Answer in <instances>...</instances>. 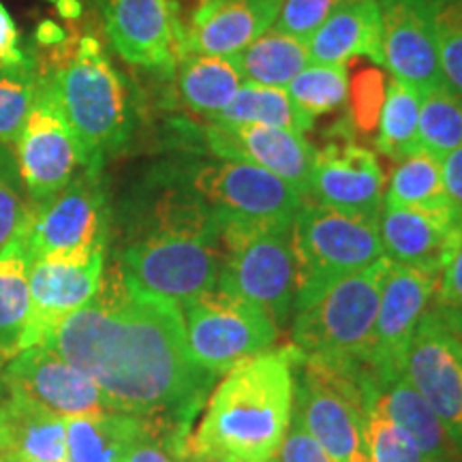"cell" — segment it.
<instances>
[{"mask_svg":"<svg viewBox=\"0 0 462 462\" xmlns=\"http://www.w3.org/2000/svg\"><path fill=\"white\" fill-rule=\"evenodd\" d=\"M43 345L88 373L114 411L171 426L190 420L215 377L193 360L180 304L146 291L120 263Z\"/></svg>","mask_w":462,"mask_h":462,"instance_id":"1","label":"cell"},{"mask_svg":"<svg viewBox=\"0 0 462 462\" xmlns=\"http://www.w3.org/2000/svg\"><path fill=\"white\" fill-rule=\"evenodd\" d=\"M296 346L263 351L223 374L184 452L227 462H274L293 418Z\"/></svg>","mask_w":462,"mask_h":462,"instance_id":"2","label":"cell"},{"mask_svg":"<svg viewBox=\"0 0 462 462\" xmlns=\"http://www.w3.org/2000/svg\"><path fill=\"white\" fill-rule=\"evenodd\" d=\"M221 262V225L178 167L120 265L146 291L182 306L217 289Z\"/></svg>","mask_w":462,"mask_h":462,"instance_id":"3","label":"cell"},{"mask_svg":"<svg viewBox=\"0 0 462 462\" xmlns=\"http://www.w3.org/2000/svg\"><path fill=\"white\" fill-rule=\"evenodd\" d=\"M42 75L82 148L84 167L101 171L106 161L131 142L135 129V109L123 73L95 34H79L71 43L69 39L58 43L51 65L42 69Z\"/></svg>","mask_w":462,"mask_h":462,"instance_id":"4","label":"cell"},{"mask_svg":"<svg viewBox=\"0 0 462 462\" xmlns=\"http://www.w3.org/2000/svg\"><path fill=\"white\" fill-rule=\"evenodd\" d=\"M293 415L334 462H366L364 424L381 388L362 364L298 354Z\"/></svg>","mask_w":462,"mask_h":462,"instance_id":"5","label":"cell"},{"mask_svg":"<svg viewBox=\"0 0 462 462\" xmlns=\"http://www.w3.org/2000/svg\"><path fill=\"white\" fill-rule=\"evenodd\" d=\"M390 259L332 282L309 304L293 310V346L313 360L362 364L373 338L379 296Z\"/></svg>","mask_w":462,"mask_h":462,"instance_id":"6","label":"cell"},{"mask_svg":"<svg viewBox=\"0 0 462 462\" xmlns=\"http://www.w3.org/2000/svg\"><path fill=\"white\" fill-rule=\"evenodd\" d=\"M221 245L218 291L257 306L281 328L293 313L298 293L293 223H225Z\"/></svg>","mask_w":462,"mask_h":462,"instance_id":"7","label":"cell"},{"mask_svg":"<svg viewBox=\"0 0 462 462\" xmlns=\"http://www.w3.org/2000/svg\"><path fill=\"white\" fill-rule=\"evenodd\" d=\"M293 251L298 262L296 310L332 282L360 273L383 257L379 221L304 201L293 218Z\"/></svg>","mask_w":462,"mask_h":462,"instance_id":"8","label":"cell"},{"mask_svg":"<svg viewBox=\"0 0 462 462\" xmlns=\"http://www.w3.org/2000/svg\"><path fill=\"white\" fill-rule=\"evenodd\" d=\"M180 171L189 187L215 212L218 225H291L304 204L274 173L240 161H190Z\"/></svg>","mask_w":462,"mask_h":462,"instance_id":"9","label":"cell"},{"mask_svg":"<svg viewBox=\"0 0 462 462\" xmlns=\"http://www.w3.org/2000/svg\"><path fill=\"white\" fill-rule=\"evenodd\" d=\"M180 309L193 360L210 374H225L248 357L270 351L279 338L273 317L218 289Z\"/></svg>","mask_w":462,"mask_h":462,"instance_id":"10","label":"cell"},{"mask_svg":"<svg viewBox=\"0 0 462 462\" xmlns=\"http://www.w3.org/2000/svg\"><path fill=\"white\" fill-rule=\"evenodd\" d=\"M99 173L82 167L65 189L31 208L20 231L31 262L106 251L107 212Z\"/></svg>","mask_w":462,"mask_h":462,"instance_id":"11","label":"cell"},{"mask_svg":"<svg viewBox=\"0 0 462 462\" xmlns=\"http://www.w3.org/2000/svg\"><path fill=\"white\" fill-rule=\"evenodd\" d=\"M439 274L392 263L381 287L373 338L364 356V368L381 390L404 374V360L413 334L437 296Z\"/></svg>","mask_w":462,"mask_h":462,"instance_id":"12","label":"cell"},{"mask_svg":"<svg viewBox=\"0 0 462 462\" xmlns=\"http://www.w3.org/2000/svg\"><path fill=\"white\" fill-rule=\"evenodd\" d=\"M189 131L210 157L262 167L287 182L304 201L309 199L317 148L304 133L265 125L217 123L190 126Z\"/></svg>","mask_w":462,"mask_h":462,"instance_id":"13","label":"cell"},{"mask_svg":"<svg viewBox=\"0 0 462 462\" xmlns=\"http://www.w3.org/2000/svg\"><path fill=\"white\" fill-rule=\"evenodd\" d=\"M14 150L20 180L34 204H42L65 189L84 167L82 148L69 129L43 75L39 79L37 99Z\"/></svg>","mask_w":462,"mask_h":462,"instance_id":"14","label":"cell"},{"mask_svg":"<svg viewBox=\"0 0 462 462\" xmlns=\"http://www.w3.org/2000/svg\"><path fill=\"white\" fill-rule=\"evenodd\" d=\"M0 385L65 420L114 411L88 373L45 345L24 349L5 364Z\"/></svg>","mask_w":462,"mask_h":462,"instance_id":"15","label":"cell"},{"mask_svg":"<svg viewBox=\"0 0 462 462\" xmlns=\"http://www.w3.org/2000/svg\"><path fill=\"white\" fill-rule=\"evenodd\" d=\"M103 273H106V251L90 253V255L42 257L31 262L28 268L31 315L22 340V351L43 345L67 317L84 309L99 291Z\"/></svg>","mask_w":462,"mask_h":462,"instance_id":"16","label":"cell"},{"mask_svg":"<svg viewBox=\"0 0 462 462\" xmlns=\"http://www.w3.org/2000/svg\"><path fill=\"white\" fill-rule=\"evenodd\" d=\"M404 377L424 396L462 452V345L430 306L418 323Z\"/></svg>","mask_w":462,"mask_h":462,"instance_id":"17","label":"cell"},{"mask_svg":"<svg viewBox=\"0 0 462 462\" xmlns=\"http://www.w3.org/2000/svg\"><path fill=\"white\" fill-rule=\"evenodd\" d=\"M381 51L392 78L421 95L448 86L439 60L432 0H379Z\"/></svg>","mask_w":462,"mask_h":462,"instance_id":"18","label":"cell"},{"mask_svg":"<svg viewBox=\"0 0 462 462\" xmlns=\"http://www.w3.org/2000/svg\"><path fill=\"white\" fill-rule=\"evenodd\" d=\"M385 176L377 157L357 146L354 137H330L317 150L309 199L362 218L379 221L383 210Z\"/></svg>","mask_w":462,"mask_h":462,"instance_id":"19","label":"cell"},{"mask_svg":"<svg viewBox=\"0 0 462 462\" xmlns=\"http://www.w3.org/2000/svg\"><path fill=\"white\" fill-rule=\"evenodd\" d=\"M106 34L133 67L173 75L180 51L163 0H101Z\"/></svg>","mask_w":462,"mask_h":462,"instance_id":"20","label":"cell"},{"mask_svg":"<svg viewBox=\"0 0 462 462\" xmlns=\"http://www.w3.org/2000/svg\"><path fill=\"white\" fill-rule=\"evenodd\" d=\"M460 223L462 218H446L413 208L383 204L379 217L383 257L392 263L441 274Z\"/></svg>","mask_w":462,"mask_h":462,"instance_id":"21","label":"cell"},{"mask_svg":"<svg viewBox=\"0 0 462 462\" xmlns=\"http://www.w3.org/2000/svg\"><path fill=\"white\" fill-rule=\"evenodd\" d=\"M281 0H210L190 26L184 56H236L274 26Z\"/></svg>","mask_w":462,"mask_h":462,"instance_id":"22","label":"cell"},{"mask_svg":"<svg viewBox=\"0 0 462 462\" xmlns=\"http://www.w3.org/2000/svg\"><path fill=\"white\" fill-rule=\"evenodd\" d=\"M7 456H24L37 462H71L65 418L0 385V458Z\"/></svg>","mask_w":462,"mask_h":462,"instance_id":"23","label":"cell"},{"mask_svg":"<svg viewBox=\"0 0 462 462\" xmlns=\"http://www.w3.org/2000/svg\"><path fill=\"white\" fill-rule=\"evenodd\" d=\"M309 54L319 65H346L357 56L383 65L379 0H343L309 39Z\"/></svg>","mask_w":462,"mask_h":462,"instance_id":"24","label":"cell"},{"mask_svg":"<svg viewBox=\"0 0 462 462\" xmlns=\"http://www.w3.org/2000/svg\"><path fill=\"white\" fill-rule=\"evenodd\" d=\"M377 404L430 462H454L462 454L430 404L404 374L381 390Z\"/></svg>","mask_w":462,"mask_h":462,"instance_id":"25","label":"cell"},{"mask_svg":"<svg viewBox=\"0 0 462 462\" xmlns=\"http://www.w3.org/2000/svg\"><path fill=\"white\" fill-rule=\"evenodd\" d=\"M65 424L71 462H125L133 443L146 430L150 418L123 411H101L69 418Z\"/></svg>","mask_w":462,"mask_h":462,"instance_id":"26","label":"cell"},{"mask_svg":"<svg viewBox=\"0 0 462 462\" xmlns=\"http://www.w3.org/2000/svg\"><path fill=\"white\" fill-rule=\"evenodd\" d=\"M173 75L184 107L210 120L245 84L234 56L187 54L178 60Z\"/></svg>","mask_w":462,"mask_h":462,"instance_id":"27","label":"cell"},{"mask_svg":"<svg viewBox=\"0 0 462 462\" xmlns=\"http://www.w3.org/2000/svg\"><path fill=\"white\" fill-rule=\"evenodd\" d=\"M383 204L413 208L446 218H462V212L452 204L443 184L441 159L424 148L413 150L398 161Z\"/></svg>","mask_w":462,"mask_h":462,"instance_id":"28","label":"cell"},{"mask_svg":"<svg viewBox=\"0 0 462 462\" xmlns=\"http://www.w3.org/2000/svg\"><path fill=\"white\" fill-rule=\"evenodd\" d=\"M28 259L24 240L17 234L0 251V366L22 351V340L31 315Z\"/></svg>","mask_w":462,"mask_h":462,"instance_id":"29","label":"cell"},{"mask_svg":"<svg viewBox=\"0 0 462 462\" xmlns=\"http://www.w3.org/2000/svg\"><path fill=\"white\" fill-rule=\"evenodd\" d=\"M234 58L245 82L268 88H287L289 82L310 62L309 43L276 28H268Z\"/></svg>","mask_w":462,"mask_h":462,"instance_id":"30","label":"cell"},{"mask_svg":"<svg viewBox=\"0 0 462 462\" xmlns=\"http://www.w3.org/2000/svg\"><path fill=\"white\" fill-rule=\"evenodd\" d=\"M210 123L217 125H265L281 129L306 133L313 129L315 120L306 116L287 88H268L245 82L236 97L218 112Z\"/></svg>","mask_w":462,"mask_h":462,"instance_id":"31","label":"cell"},{"mask_svg":"<svg viewBox=\"0 0 462 462\" xmlns=\"http://www.w3.org/2000/svg\"><path fill=\"white\" fill-rule=\"evenodd\" d=\"M421 92L411 86L392 78L383 95L377 120V150L383 157L401 161L420 148L418 125H420Z\"/></svg>","mask_w":462,"mask_h":462,"instance_id":"32","label":"cell"},{"mask_svg":"<svg viewBox=\"0 0 462 462\" xmlns=\"http://www.w3.org/2000/svg\"><path fill=\"white\" fill-rule=\"evenodd\" d=\"M418 143L437 159L462 146V95L449 86L421 95Z\"/></svg>","mask_w":462,"mask_h":462,"instance_id":"33","label":"cell"},{"mask_svg":"<svg viewBox=\"0 0 462 462\" xmlns=\"http://www.w3.org/2000/svg\"><path fill=\"white\" fill-rule=\"evenodd\" d=\"M289 97L310 118L334 114L349 106V75L346 65H319L302 69L287 86Z\"/></svg>","mask_w":462,"mask_h":462,"instance_id":"34","label":"cell"},{"mask_svg":"<svg viewBox=\"0 0 462 462\" xmlns=\"http://www.w3.org/2000/svg\"><path fill=\"white\" fill-rule=\"evenodd\" d=\"M37 60L24 67L0 69V146L14 148L39 92Z\"/></svg>","mask_w":462,"mask_h":462,"instance_id":"35","label":"cell"},{"mask_svg":"<svg viewBox=\"0 0 462 462\" xmlns=\"http://www.w3.org/2000/svg\"><path fill=\"white\" fill-rule=\"evenodd\" d=\"M364 449H366V462H430L415 448L411 439L381 411L377 401L366 413Z\"/></svg>","mask_w":462,"mask_h":462,"instance_id":"36","label":"cell"},{"mask_svg":"<svg viewBox=\"0 0 462 462\" xmlns=\"http://www.w3.org/2000/svg\"><path fill=\"white\" fill-rule=\"evenodd\" d=\"M432 5L443 78L462 95V0H432Z\"/></svg>","mask_w":462,"mask_h":462,"instance_id":"37","label":"cell"},{"mask_svg":"<svg viewBox=\"0 0 462 462\" xmlns=\"http://www.w3.org/2000/svg\"><path fill=\"white\" fill-rule=\"evenodd\" d=\"M340 3L343 0H281L273 28L309 43L317 28Z\"/></svg>","mask_w":462,"mask_h":462,"instance_id":"38","label":"cell"},{"mask_svg":"<svg viewBox=\"0 0 462 462\" xmlns=\"http://www.w3.org/2000/svg\"><path fill=\"white\" fill-rule=\"evenodd\" d=\"M381 106H383V75L377 69H364L354 79V97L349 99L351 123L357 129L371 133L377 126Z\"/></svg>","mask_w":462,"mask_h":462,"instance_id":"39","label":"cell"},{"mask_svg":"<svg viewBox=\"0 0 462 462\" xmlns=\"http://www.w3.org/2000/svg\"><path fill=\"white\" fill-rule=\"evenodd\" d=\"M165 429H176L161 420H150L142 437L133 443L125 462H180L184 441L178 437H167Z\"/></svg>","mask_w":462,"mask_h":462,"instance_id":"40","label":"cell"},{"mask_svg":"<svg viewBox=\"0 0 462 462\" xmlns=\"http://www.w3.org/2000/svg\"><path fill=\"white\" fill-rule=\"evenodd\" d=\"M28 212L31 208L17 195L14 182L5 176V171H0V251L11 240H15V236L24 227Z\"/></svg>","mask_w":462,"mask_h":462,"instance_id":"41","label":"cell"},{"mask_svg":"<svg viewBox=\"0 0 462 462\" xmlns=\"http://www.w3.org/2000/svg\"><path fill=\"white\" fill-rule=\"evenodd\" d=\"M435 300L439 306L462 309V223L454 238L452 251H449L446 263L441 268V274H439Z\"/></svg>","mask_w":462,"mask_h":462,"instance_id":"42","label":"cell"},{"mask_svg":"<svg viewBox=\"0 0 462 462\" xmlns=\"http://www.w3.org/2000/svg\"><path fill=\"white\" fill-rule=\"evenodd\" d=\"M274 462H334L330 454L323 449L319 443L315 441L304 426L300 424L296 415L291 418V426H289L285 441L276 454Z\"/></svg>","mask_w":462,"mask_h":462,"instance_id":"43","label":"cell"},{"mask_svg":"<svg viewBox=\"0 0 462 462\" xmlns=\"http://www.w3.org/2000/svg\"><path fill=\"white\" fill-rule=\"evenodd\" d=\"M34 56L22 48V34L14 15L0 3V69H15L32 62Z\"/></svg>","mask_w":462,"mask_h":462,"instance_id":"44","label":"cell"},{"mask_svg":"<svg viewBox=\"0 0 462 462\" xmlns=\"http://www.w3.org/2000/svg\"><path fill=\"white\" fill-rule=\"evenodd\" d=\"M208 3H210V0H163L173 34H176L180 58L184 56V45H187L190 26H193L195 17L199 15V11L204 9Z\"/></svg>","mask_w":462,"mask_h":462,"instance_id":"45","label":"cell"},{"mask_svg":"<svg viewBox=\"0 0 462 462\" xmlns=\"http://www.w3.org/2000/svg\"><path fill=\"white\" fill-rule=\"evenodd\" d=\"M441 171L449 199L462 212V146L441 159Z\"/></svg>","mask_w":462,"mask_h":462,"instance_id":"46","label":"cell"},{"mask_svg":"<svg viewBox=\"0 0 462 462\" xmlns=\"http://www.w3.org/2000/svg\"><path fill=\"white\" fill-rule=\"evenodd\" d=\"M435 310L441 317L443 323L448 326V330L458 338V343L462 345V309H448V306H439L435 304Z\"/></svg>","mask_w":462,"mask_h":462,"instance_id":"47","label":"cell"},{"mask_svg":"<svg viewBox=\"0 0 462 462\" xmlns=\"http://www.w3.org/2000/svg\"><path fill=\"white\" fill-rule=\"evenodd\" d=\"M180 462H227V460L212 458V456H195V454H187V456H182Z\"/></svg>","mask_w":462,"mask_h":462,"instance_id":"48","label":"cell"},{"mask_svg":"<svg viewBox=\"0 0 462 462\" xmlns=\"http://www.w3.org/2000/svg\"><path fill=\"white\" fill-rule=\"evenodd\" d=\"M0 460H5V462H37V460H28V458H24V456H7V458H0Z\"/></svg>","mask_w":462,"mask_h":462,"instance_id":"49","label":"cell"},{"mask_svg":"<svg viewBox=\"0 0 462 462\" xmlns=\"http://www.w3.org/2000/svg\"><path fill=\"white\" fill-rule=\"evenodd\" d=\"M48 3H54L56 7H58V5H62V3H65V0H48Z\"/></svg>","mask_w":462,"mask_h":462,"instance_id":"50","label":"cell"},{"mask_svg":"<svg viewBox=\"0 0 462 462\" xmlns=\"http://www.w3.org/2000/svg\"><path fill=\"white\" fill-rule=\"evenodd\" d=\"M454 462H462V454H460V456H458V458H456Z\"/></svg>","mask_w":462,"mask_h":462,"instance_id":"51","label":"cell"},{"mask_svg":"<svg viewBox=\"0 0 462 462\" xmlns=\"http://www.w3.org/2000/svg\"><path fill=\"white\" fill-rule=\"evenodd\" d=\"M0 462H5V460H0Z\"/></svg>","mask_w":462,"mask_h":462,"instance_id":"52","label":"cell"}]
</instances>
